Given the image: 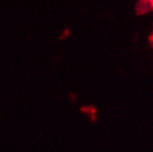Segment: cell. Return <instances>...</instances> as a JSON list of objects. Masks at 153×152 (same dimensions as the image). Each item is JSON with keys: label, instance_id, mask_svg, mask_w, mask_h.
Wrapping results in <instances>:
<instances>
[{"label": "cell", "instance_id": "obj_1", "mask_svg": "<svg viewBox=\"0 0 153 152\" xmlns=\"http://www.w3.org/2000/svg\"><path fill=\"white\" fill-rule=\"evenodd\" d=\"M150 1H151V4L153 6V0H150Z\"/></svg>", "mask_w": 153, "mask_h": 152}]
</instances>
